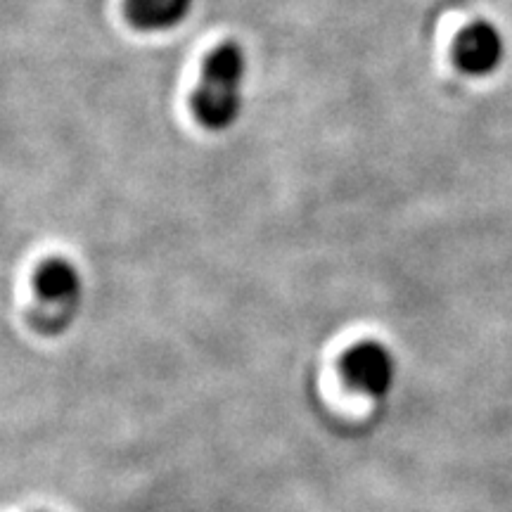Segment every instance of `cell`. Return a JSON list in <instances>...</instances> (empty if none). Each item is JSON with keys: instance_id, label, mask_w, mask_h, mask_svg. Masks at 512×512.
<instances>
[{"instance_id": "1", "label": "cell", "mask_w": 512, "mask_h": 512, "mask_svg": "<svg viewBox=\"0 0 512 512\" xmlns=\"http://www.w3.org/2000/svg\"><path fill=\"white\" fill-rule=\"evenodd\" d=\"M247 55L240 43L226 41L204 57L200 83L190 95V110L207 131H226L240 119Z\"/></svg>"}, {"instance_id": "4", "label": "cell", "mask_w": 512, "mask_h": 512, "mask_svg": "<svg viewBox=\"0 0 512 512\" xmlns=\"http://www.w3.org/2000/svg\"><path fill=\"white\" fill-rule=\"evenodd\" d=\"M34 292L43 304L74 306L81 297V275L64 259H48L36 268Z\"/></svg>"}, {"instance_id": "2", "label": "cell", "mask_w": 512, "mask_h": 512, "mask_svg": "<svg viewBox=\"0 0 512 512\" xmlns=\"http://www.w3.org/2000/svg\"><path fill=\"white\" fill-rule=\"evenodd\" d=\"M505 43L501 31L489 22H472L453 41V62L460 72L486 76L503 62Z\"/></svg>"}, {"instance_id": "5", "label": "cell", "mask_w": 512, "mask_h": 512, "mask_svg": "<svg viewBox=\"0 0 512 512\" xmlns=\"http://www.w3.org/2000/svg\"><path fill=\"white\" fill-rule=\"evenodd\" d=\"M195 0H124V17L138 31H169L181 27Z\"/></svg>"}, {"instance_id": "3", "label": "cell", "mask_w": 512, "mask_h": 512, "mask_svg": "<svg viewBox=\"0 0 512 512\" xmlns=\"http://www.w3.org/2000/svg\"><path fill=\"white\" fill-rule=\"evenodd\" d=\"M344 373L363 392L384 394L394 382V361L380 344H361L344 358Z\"/></svg>"}]
</instances>
